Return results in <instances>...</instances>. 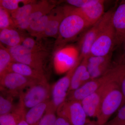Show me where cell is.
Instances as JSON below:
<instances>
[{
  "instance_id": "obj_20",
  "label": "cell",
  "mask_w": 125,
  "mask_h": 125,
  "mask_svg": "<svg viewBox=\"0 0 125 125\" xmlns=\"http://www.w3.org/2000/svg\"><path fill=\"white\" fill-rule=\"evenodd\" d=\"M25 108L22 99L19 97V101L17 107L13 112L0 115V125H18L26 113Z\"/></svg>"
},
{
  "instance_id": "obj_32",
  "label": "cell",
  "mask_w": 125,
  "mask_h": 125,
  "mask_svg": "<svg viewBox=\"0 0 125 125\" xmlns=\"http://www.w3.org/2000/svg\"><path fill=\"white\" fill-rule=\"evenodd\" d=\"M94 0H67L66 2L70 6L77 8H83L89 5L94 1Z\"/></svg>"
},
{
  "instance_id": "obj_22",
  "label": "cell",
  "mask_w": 125,
  "mask_h": 125,
  "mask_svg": "<svg viewBox=\"0 0 125 125\" xmlns=\"http://www.w3.org/2000/svg\"><path fill=\"white\" fill-rule=\"evenodd\" d=\"M51 12L35 21L30 25L27 31L32 37H35L37 39L44 32L51 18Z\"/></svg>"
},
{
  "instance_id": "obj_3",
  "label": "cell",
  "mask_w": 125,
  "mask_h": 125,
  "mask_svg": "<svg viewBox=\"0 0 125 125\" xmlns=\"http://www.w3.org/2000/svg\"><path fill=\"white\" fill-rule=\"evenodd\" d=\"M114 10H110L105 12L102 17L83 34L78 47L80 60H82L90 55L92 45L102 31L111 22Z\"/></svg>"
},
{
  "instance_id": "obj_8",
  "label": "cell",
  "mask_w": 125,
  "mask_h": 125,
  "mask_svg": "<svg viewBox=\"0 0 125 125\" xmlns=\"http://www.w3.org/2000/svg\"><path fill=\"white\" fill-rule=\"evenodd\" d=\"M55 69L58 74L67 73L79 61V51L78 47L68 46L63 47L56 52Z\"/></svg>"
},
{
  "instance_id": "obj_5",
  "label": "cell",
  "mask_w": 125,
  "mask_h": 125,
  "mask_svg": "<svg viewBox=\"0 0 125 125\" xmlns=\"http://www.w3.org/2000/svg\"><path fill=\"white\" fill-rule=\"evenodd\" d=\"M52 87L47 80L41 81L29 87L20 94L25 108H31L50 100Z\"/></svg>"
},
{
  "instance_id": "obj_17",
  "label": "cell",
  "mask_w": 125,
  "mask_h": 125,
  "mask_svg": "<svg viewBox=\"0 0 125 125\" xmlns=\"http://www.w3.org/2000/svg\"><path fill=\"white\" fill-rule=\"evenodd\" d=\"M88 57L82 60L74 72L72 77L69 93L77 89L85 83L92 80L90 74L87 70Z\"/></svg>"
},
{
  "instance_id": "obj_9",
  "label": "cell",
  "mask_w": 125,
  "mask_h": 125,
  "mask_svg": "<svg viewBox=\"0 0 125 125\" xmlns=\"http://www.w3.org/2000/svg\"><path fill=\"white\" fill-rule=\"evenodd\" d=\"M114 48L115 32L111 20L92 45L90 55L95 56L107 55L113 52Z\"/></svg>"
},
{
  "instance_id": "obj_16",
  "label": "cell",
  "mask_w": 125,
  "mask_h": 125,
  "mask_svg": "<svg viewBox=\"0 0 125 125\" xmlns=\"http://www.w3.org/2000/svg\"><path fill=\"white\" fill-rule=\"evenodd\" d=\"M51 16L45 31L36 40H40L44 38L54 37L58 36L61 23L64 18L65 13L64 7H56L51 12Z\"/></svg>"
},
{
  "instance_id": "obj_35",
  "label": "cell",
  "mask_w": 125,
  "mask_h": 125,
  "mask_svg": "<svg viewBox=\"0 0 125 125\" xmlns=\"http://www.w3.org/2000/svg\"><path fill=\"white\" fill-rule=\"evenodd\" d=\"M18 125H29L28 123H27L25 119V115L21 119V120L20 122L18 124Z\"/></svg>"
},
{
  "instance_id": "obj_12",
  "label": "cell",
  "mask_w": 125,
  "mask_h": 125,
  "mask_svg": "<svg viewBox=\"0 0 125 125\" xmlns=\"http://www.w3.org/2000/svg\"><path fill=\"white\" fill-rule=\"evenodd\" d=\"M113 52L107 55L95 56L90 55L87 58V70L92 80L104 74L112 65Z\"/></svg>"
},
{
  "instance_id": "obj_18",
  "label": "cell",
  "mask_w": 125,
  "mask_h": 125,
  "mask_svg": "<svg viewBox=\"0 0 125 125\" xmlns=\"http://www.w3.org/2000/svg\"><path fill=\"white\" fill-rule=\"evenodd\" d=\"M21 30L14 27H10L0 30V42L7 48L12 47L20 45L25 37Z\"/></svg>"
},
{
  "instance_id": "obj_33",
  "label": "cell",
  "mask_w": 125,
  "mask_h": 125,
  "mask_svg": "<svg viewBox=\"0 0 125 125\" xmlns=\"http://www.w3.org/2000/svg\"><path fill=\"white\" fill-rule=\"evenodd\" d=\"M119 86L123 96V101L122 105V106L125 104V73L123 75L120 80Z\"/></svg>"
},
{
  "instance_id": "obj_6",
  "label": "cell",
  "mask_w": 125,
  "mask_h": 125,
  "mask_svg": "<svg viewBox=\"0 0 125 125\" xmlns=\"http://www.w3.org/2000/svg\"><path fill=\"white\" fill-rule=\"evenodd\" d=\"M41 81L42 80L33 79L15 72H7L0 77L1 90L14 96H19L23 90Z\"/></svg>"
},
{
  "instance_id": "obj_36",
  "label": "cell",
  "mask_w": 125,
  "mask_h": 125,
  "mask_svg": "<svg viewBox=\"0 0 125 125\" xmlns=\"http://www.w3.org/2000/svg\"><path fill=\"white\" fill-rule=\"evenodd\" d=\"M98 125L96 121H90L89 122H87L85 125Z\"/></svg>"
},
{
  "instance_id": "obj_10",
  "label": "cell",
  "mask_w": 125,
  "mask_h": 125,
  "mask_svg": "<svg viewBox=\"0 0 125 125\" xmlns=\"http://www.w3.org/2000/svg\"><path fill=\"white\" fill-rule=\"evenodd\" d=\"M81 61L79 60L64 76L57 81L52 87L51 104L56 112L58 107L66 101L70 87L72 77Z\"/></svg>"
},
{
  "instance_id": "obj_11",
  "label": "cell",
  "mask_w": 125,
  "mask_h": 125,
  "mask_svg": "<svg viewBox=\"0 0 125 125\" xmlns=\"http://www.w3.org/2000/svg\"><path fill=\"white\" fill-rule=\"evenodd\" d=\"M115 82H108L81 101L87 116L96 117L104 96Z\"/></svg>"
},
{
  "instance_id": "obj_29",
  "label": "cell",
  "mask_w": 125,
  "mask_h": 125,
  "mask_svg": "<svg viewBox=\"0 0 125 125\" xmlns=\"http://www.w3.org/2000/svg\"><path fill=\"white\" fill-rule=\"evenodd\" d=\"M11 27L14 26L10 14L6 9L0 6V29Z\"/></svg>"
},
{
  "instance_id": "obj_1",
  "label": "cell",
  "mask_w": 125,
  "mask_h": 125,
  "mask_svg": "<svg viewBox=\"0 0 125 125\" xmlns=\"http://www.w3.org/2000/svg\"><path fill=\"white\" fill-rule=\"evenodd\" d=\"M64 7L65 16L54 44L55 52L73 40L84 30L90 27L81 16L72 10L70 6Z\"/></svg>"
},
{
  "instance_id": "obj_24",
  "label": "cell",
  "mask_w": 125,
  "mask_h": 125,
  "mask_svg": "<svg viewBox=\"0 0 125 125\" xmlns=\"http://www.w3.org/2000/svg\"><path fill=\"white\" fill-rule=\"evenodd\" d=\"M5 93L7 95L1 94L0 96V115L11 113L17 107V105H15L13 102L15 96L6 92Z\"/></svg>"
},
{
  "instance_id": "obj_30",
  "label": "cell",
  "mask_w": 125,
  "mask_h": 125,
  "mask_svg": "<svg viewBox=\"0 0 125 125\" xmlns=\"http://www.w3.org/2000/svg\"><path fill=\"white\" fill-rule=\"evenodd\" d=\"M105 125H125V104L117 111L115 116Z\"/></svg>"
},
{
  "instance_id": "obj_13",
  "label": "cell",
  "mask_w": 125,
  "mask_h": 125,
  "mask_svg": "<svg viewBox=\"0 0 125 125\" xmlns=\"http://www.w3.org/2000/svg\"><path fill=\"white\" fill-rule=\"evenodd\" d=\"M105 1L103 0H94L92 4L83 8L71 6L72 10L81 16L91 27L97 22L105 13Z\"/></svg>"
},
{
  "instance_id": "obj_19",
  "label": "cell",
  "mask_w": 125,
  "mask_h": 125,
  "mask_svg": "<svg viewBox=\"0 0 125 125\" xmlns=\"http://www.w3.org/2000/svg\"><path fill=\"white\" fill-rule=\"evenodd\" d=\"M7 72H14L27 78L38 80H47L45 73L34 69L23 63L13 62L10 65Z\"/></svg>"
},
{
  "instance_id": "obj_28",
  "label": "cell",
  "mask_w": 125,
  "mask_h": 125,
  "mask_svg": "<svg viewBox=\"0 0 125 125\" xmlns=\"http://www.w3.org/2000/svg\"><path fill=\"white\" fill-rule=\"evenodd\" d=\"M56 111L51 103L46 113L37 125H55L57 117Z\"/></svg>"
},
{
  "instance_id": "obj_15",
  "label": "cell",
  "mask_w": 125,
  "mask_h": 125,
  "mask_svg": "<svg viewBox=\"0 0 125 125\" xmlns=\"http://www.w3.org/2000/svg\"><path fill=\"white\" fill-rule=\"evenodd\" d=\"M112 22L115 32V49L125 39V1L114 10Z\"/></svg>"
},
{
  "instance_id": "obj_21",
  "label": "cell",
  "mask_w": 125,
  "mask_h": 125,
  "mask_svg": "<svg viewBox=\"0 0 125 125\" xmlns=\"http://www.w3.org/2000/svg\"><path fill=\"white\" fill-rule=\"evenodd\" d=\"M51 100L30 108L26 112L25 119L29 125H37L45 115L50 105Z\"/></svg>"
},
{
  "instance_id": "obj_25",
  "label": "cell",
  "mask_w": 125,
  "mask_h": 125,
  "mask_svg": "<svg viewBox=\"0 0 125 125\" xmlns=\"http://www.w3.org/2000/svg\"><path fill=\"white\" fill-rule=\"evenodd\" d=\"M13 62L9 49L0 43V77L7 72L9 66Z\"/></svg>"
},
{
  "instance_id": "obj_23",
  "label": "cell",
  "mask_w": 125,
  "mask_h": 125,
  "mask_svg": "<svg viewBox=\"0 0 125 125\" xmlns=\"http://www.w3.org/2000/svg\"><path fill=\"white\" fill-rule=\"evenodd\" d=\"M37 2L36 1L32 0L10 14L14 27L24 20L31 13L36 7Z\"/></svg>"
},
{
  "instance_id": "obj_26",
  "label": "cell",
  "mask_w": 125,
  "mask_h": 125,
  "mask_svg": "<svg viewBox=\"0 0 125 125\" xmlns=\"http://www.w3.org/2000/svg\"><path fill=\"white\" fill-rule=\"evenodd\" d=\"M32 0H0V6L7 10L10 14L17 10L22 6L29 3Z\"/></svg>"
},
{
  "instance_id": "obj_7",
  "label": "cell",
  "mask_w": 125,
  "mask_h": 125,
  "mask_svg": "<svg viewBox=\"0 0 125 125\" xmlns=\"http://www.w3.org/2000/svg\"><path fill=\"white\" fill-rule=\"evenodd\" d=\"M56 113L71 125H83L90 121L87 118L81 101H66L58 107Z\"/></svg>"
},
{
  "instance_id": "obj_2",
  "label": "cell",
  "mask_w": 125,
  "mask_h": 125,
  "mask_svg": "<svg viewBox=\"0 0 125 125\" xmlns=\"http://www.w3.org/2000/svg\"><path fill=\"white\" fill-rule=\"evenodd\" d=\"M119 83L115 82L103 98L96 117L98 125H106L113 114L122 105L123 96Z\"/></svg>"
},
{
  "instance_id": "obj_31",
  "label": "cell",
  "mask_w": 125,
  "mask_h": 125,
  "mask_svg": "<svg viewBox=\"0 0 125 125\" xmlns=\"http://www.w3.org/2000/svg\"><path fill=\"white\" fill-rule=\"evenodd\" d=\"M119 49L116 59L113 64L117 65H125V39L119 46L115 49Z\"/></svg>"
},
{
  "instance_id": "obj_34",
  "label": "cell",
  "mask_w": 125,
  "mask_h": 125,
  "mask_svg": "<svg viewBox=\"0 0 125 125\" xmlns=\"http://www.w3.org/2000/svg\"><path fill=\"white\" fill-rule=\"evenodd\" d=\"M55 125H71L70 122L66 119L57 116Z\"/></svg>"
},
{
  "instance_id": "obj_4",
  "label": "cell",
  "mask_w": 125,
  "mask_h": 125,
  "mask_svg": "<svg viewBox=\"0 0 125 125\" xmlns=\"http://www.w3.org/2000/svg\"><path fill=\"white\" fill-rule=\"evenodd\" d=\"M7 48L14 61L25 64L45 73L44 65L45 61L49 57L48 52L32 51L26 49L21 44Z\"/></svg>"
},
{
  "instance_id": "obj_14",
  "label": "cell",
  "mask_w": 125,
  "mask_h": 125,
  "mask_svg": "<svg viewBox=\"0 0 125 125\" xmlns=\"http://www.w3.org/2000/svg\"><path fill=\"white\" fill-rule=\"evenodd\" d=\"M56 6V4L52 1L48 0L38 1L31 13L24 20L15 25V28L21 31L27 30L32 23L49 14Z\"/></svg>"
},
{
  "instance_id": "obj_27",
  "label": "cell",
  "mask_w": 125,
  "mask_h": 125,
  "mask_svg": "<svg viewBox=\"0 0 125 125\" xmlns=\"http://www.w3.org/2000/svg\"><path fill=\"white\" fill-rule=\"evenodd\" d=\"M21 45L26 49L33 52L47 51L46 48L38 40H36L32 37L25 36Z\"/></svg>"
}]
</instances>
